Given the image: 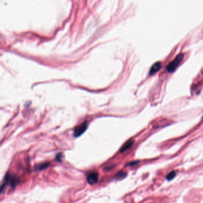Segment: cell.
<instances>
[{
  "label": "cell",
  "mask_w": 203,
  "mask_h": 203,
  "mask_svg": "<svg viewBox=\"0 0 203 203\" xmlns=\"http://www.w3.org/2000/svg\"><path fill=\"white\" fill-rule=\"evenodd\" d=\"M184 56V55L183 54H179V55H178L176 57L174 60L171 62L167 65V66L166 68L167 71L169 73H172V72H174L176 69V68H178V66L179 64L181 61L183 60Z\"/></svg>",
  "instance_id": "cell-1"
},
{
  "label": "cell",
  "mask_w": 203,
  "mask_h": 203,
  "mask_svg": "<svg viewBox=\"0 0 203 203\" xmlns=\"http://www.w3.org/2000/svg\"><path fill=\"white\" fill-rule=\"evenodd\" d=\"M88 128V123L85 122L84 123L77 126L74 129V137H79L81 135H82L85 132Z\"/></svg>",
  "instance_id": "cell-2"
},
{
  "label": "cell",
  "mask_w": 203,
  "mask_h": 203,
  "mask_svg": "<svg viewBox=\"0 0 203 203\" xmlns=\"http://www.w3.org/2000/svg\"><path fill=\"white\" fill-rule=\"evenodd\" d=\"M98 181V173L96 172H91L87 175V181L90 185L96 184Z\"/></svg>",
  "instance_id": "cell-3"
},
{
  "label": "cell",
  "mask_w": 203,
  "mask_h": 203,
  "mask_svg": "<svg viewBox=\"0 0 203 203\" xmlns=\"http://www.w3.org/2000/svg\"><path fill=\"white\" fill-rule=\"evenodd\" d=\"M134 143V141H133V140H131L127 141L126 142H125V143H124V144H123V146L122 147V148H120V152H121V153H122V152H125V151H126L127 150H129L130 148L131 147H132V145H133Z\"/></svg>",
  "instance_id": "cell-4"
},
{
  "label": "cell",
  "mask_w": 203,
  "mask_h": 203,
  "mask_svg": "<svg viewBox=\"0 0 203 203\" xmlns=\"http://www.w3.org/2000/svg\"><path fill=\"white\" fill-rule=\"evenodd\" d=\"M162 68V64L160 62L156 63L152 65V67L150 70V74L152 75L155 73L157 72L158 70Z\"/></svg>",
  "instance_id": "cell-5"
},
{
  "label": "cell",
  "mask_w": 203,
  "mask_h": 203,
  "mask_svg": "<svg viewBox=\"0 0 203 203\" xmlns=\"http://www.w3.org/2000/svg\"><path fill=\"white\" fill-rule=\"evenodd\" d=\"M49 166H50V163L49 162H46V163H44L40 164L37 165L35 167V170H44L46 168H47Z\"/></svg>",
  "instance_id": "cell-6"
},
{
  "label": "cell",
  "mask_w": 203,
  "mask_h": 203,
  "mask_svg": "<svg viewBox=\"0 0 203 203\" xmlns=\"http://www.w3.org/2000/svg\"><path fill=\"white\" fill-rule=\"evenodd\" d=\"M126 175H127V174H126V172H120L116 175V178L117 179H123L124 178H125L126 176Z\"/></svg>",
  "instance_id": "cell-7"
},
{
  "label": "cell",
  "mask_w": 203,
  "mask_h": 203,
  "mask_svg": "<svg viewBox=\"0 0 203 203\" xmlns=\"http://www.w3.org/2000/svg\"><path fill=\"white\" fill-rule=\"evenodd\" d=\"M175 176H176V172H175V171H172V172H171L170 173H169L168 175H167L166 178H167V179L168 181H171L175 178Z\"/></svg>",
  "instance_id": "cell-8"
},
{
  "label": "cell",
  "mask_w": 203,
  "mask_h": 203,
  "mask_svg": "<svg viewBox=\"0 0 203 203\" xmlns=\"http://www.w3.org/2000/svg\"><path fill=\"white\" fill-rule=\"evenodd\" d=\"M63 158V154L62 153H59L57 155L56 160L58 162H61Z\"/></svg>",
  "instance_id": "cell-9"
},
{
  "label": "cell",
  "mask_w": 203,
  "mask_h": 203,
  "mask_svg": "<svg viewBox=\"0 0 203 203\" xmlns=\"http://www.w3.org/2000/svg\"><path fill=\"white\" fill-rule=\"evenodd\" d=\"M139 163V162H130V163H129V166H135V165H136L137 164Z\"/></svg>",
  "instance_id": "cell-10"
},
{
  "label": "cell",
  "mask_w": 203,
  "mask_h": 203,
  "mask_svg": "<svg viewBox=\"0 0 203 203\" xmlns=\"http://www.w3.org/2000/svg\"></svg>",
  "instance_id": "cell-11"
}]
</instances>
